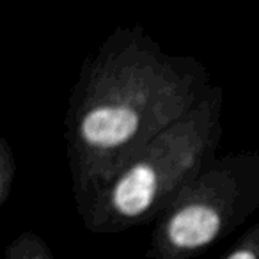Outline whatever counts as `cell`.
<instances>
[{"label":"cell","mask_w":259,"mask_h":259,"mask_svg":"<svg viewBox=\"0 0 259 259\" xmlns=\"http://www.w3.org/2000/svg\"><path fill=\"white\" fill-rule=\"evenodd\" d=\"M139 117L132 108L101 107L94 108L82 122V135L91 146L114 148L134 137Z\"/></svg>","instance_id":"obj_1"},{"label":"cell","mask_w":259,"mask_h":259,"mask_svg":"<svg viewBox=\"0 0 259 259\" xmlns=\"http://www.w3.org/2000/svg\"><path fill=\"white\" fill-rule=\"evenodd\" d=\"M220 219L215 209L208 206H188L181 209L169 226V236L174 245L183 248H195L206 245L217 236Z\"/></svg>","instance_id":"obj_2"},{"label":"cell","mask_w":259,"mask_h":259,"mask_svg":"<svg viewBox=\"0 0 259 259\" xmlns=\"http://www.w3.org/2000/svg\"><path fill=\"white\" fill-rule=\"evenodd\" d=\"M156 190V176L151 167L137 165L121 178L114 190V204L124 215H139L151 206Z\"/></svg>","instance_id":"obj_3"},{"label":"cell","mask_w":259,"mask_h":259,"mask_svg":"<svg viewBox=\"0 0 259 259\" xmlns=\"http://www.w3.org/2000/svg\"><path fill=\"white\" fill-rule=\"evenodd\" d=\"M229 259H255V257L250 254V252H247V250H240V252H234V254L231 255Z\"/></svg>","instance_id":"obj_4"}]
</instances>
